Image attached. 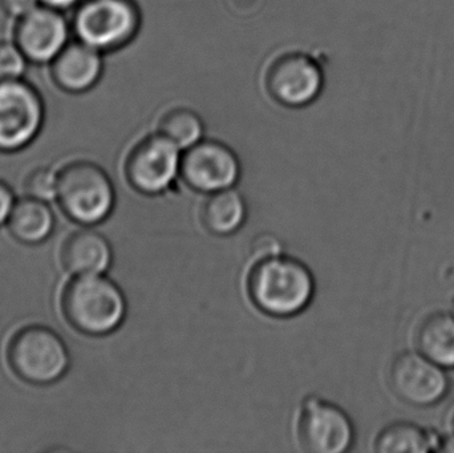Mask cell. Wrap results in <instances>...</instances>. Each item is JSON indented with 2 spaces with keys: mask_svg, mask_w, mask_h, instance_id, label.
<instances>
[{
  "mask_svg": "<svg viewBox=\"0 0 454 453\" xmlns=\"http://www.w3.org/2000/svg\"><path fill=\"white\" fill-rule=\"evenodd\" d=\"M245 292L253 308L271 318H293L314 300L315 278L306 263L283 252L250 258Z\"/></svg>",
  "mask_w": 454,
  "mask_h": 453,
  "instance_id": "obj_1",
  "label": "cell"
},
{
  "mask_svg": "<svg viewBox=\"0 0 454 453\" xmlns=\"http://www.w3.org/2000/svg\"><path fill=\"white\" fill-rule=\"evenodd\" d=\"M61 310L77 332L106 337L124 324L128 302L122 290L104 274L77 276L64 289Z\"/></svg>",
  "mask_w": 454,
  "mask_h": 453,
  "instance_id": "obj_2",
  "label": "cell"
},
{
  "mask_svg": "<svg viewBox=\"0 0 454 453\" xmlns=\"http://www.w3.org/2000/svg\"><path fill=\"white\" fill-rule=\"evenodd\" d=\"M56 199L69 220L93 226L104 223L114 212L116 191L103 168L80 160L59 170Z\"/></svg>",
  "mask_w": 454,
  "mask_h": 453,
  "instance_id": "obj_3",
  "label": "cell"
},
{
  "mask_svg": "<svg viewBox=\"0 0 454 453\" xmlns=\"http://www.w3.org/2000/svg\"><path fill=\"white\" fill-rule=\"evenodd\" d=\"M7 361L19 379L37 386L58 382L71 364L60 335L44 326L19 330L8 343Z\"/></svg>",
  "mask_w": 454,
  "mask_h": 453,
  "instance_id": "obj_4",
  "label": "cell"
},
{
  "mask_svg": "<svg viewBox=\"0 0 454 453\" xmlns=\"http://www.w3.org/2000/svg\"><path fill=\"white\" fill-rule=\"evenodd\" d=\"M140 24V10L133 0H84L72 20L77 40L103 53L129 44Z\"/></svg>",
  "mask_w": 454,
  "mask_h": 453,
  "instance_id": "obj_5",
  "label": "cell"
},
{
  "mask_svg": "<svg viewBox=\"0 0 454 453\" xmlns=\"http://www.w3.org/2000/svg\"><path fill=\"white\" fill-rule=\"evenodd\" d=\"M45 104L28 80L0 82V152L15 153L31 145L42 132Z\"/></svg>",
  "mask_w": 454,
  "mask_h": 453,
  "instance_id": "obj_6",
  "label": "cell"
},
{
  "mask_svg": "<svg viewBox=\"0 0 454 453\" xmlns=\"http://www.w3.org/2000/svg\"><path fill=\"white\" fill-rule=\"evenodd\" d=\"M181 156V149L161 133L144 136L125 157V178L138 193H165L180 177Z\"/></svg>",
  "mask_w": 454,
  "mask_h": 453,
  "instance_id": "obj_7",
  "label": "cell"
},
{
  "mask_svg": "<svg viewBox=\"0 0 454 453\" xmlns=\"http://www.w3.org/2000/svg\"><path fill=\"white\" fill-rule=\"evenodd\" d=\"M294 428L299 449L307 453H344L354 446L355 428L348 415L317 395L301 401Z\"/></svg>",
  "mask_w": 454,
  "mask_h": 453,
  "instance_id": "obj_8",
  "label": "cell"
},
{
  "mask_svg": "<svg viewBox=\"0 0 454 453\" xmlns=\"http://www.w3.org/2000/svg\"><path fill=\"white\" fill-rule=\"evenodd\" d=\"M180 177L200 193L234 188L240 178L239 159L223 141L202 138L184 151Z\"/></svg>",
  "mask_w": 454,
  "mask_h": 453,
  "instance_id": "obj_9",
  "label": "cell"
},
{
  "mask_svg": "<svg viewBox=\"0 0 454 453\" xmlns=\"http://www.w3.org/2000/svg\"><path fill=\"white\" fill-rule=\"evenodd\" d=\"M323 82L319 64L303 52L278 56L264 74V88L270 98L287 108H301L317 100Z\"/></svg>",
  "mask_w": 454,
  "mask_h": 453,
  "instance_id": "obj_10",
  "label": "cell"
},
{
  "mask_svg": "<svg viewBox=\"0 0 454 453\" xmlns=\"http://www.w3.org/2000/svg\"><path fill=\"white\" fill-rule=\"evenodd\" d=\"M389 383L405 403L431 407L442 402L450 391L445 369L421 353H403L392 362Z\"/></svg>",
  "mask_w": 454,
  "mask_h": 453,
  "instance_id": "obj_11",
  "label": "cell"
},
{
  "mask_svg": "<svg viewBox=\"0 0 454 453\" xmlns=\"http://www.w3.org/2000/svg\"><path fill=\"white\" fill-rule=\"evenodd\" d=\"M69 34L66 16L60 11L44 5L34 8L19 19L13 40L29 63L45 66L68 44Z\"/></svg>",
  "mask_w": 454,
  "mask_h": 453,
  "instance_id": "obj_12",
  "label": "cell"
},
{
  "mask_svg": "<svg viewBox=\"0 0 454 453\" xmlns=\"http://www.w3.org/2000/svg\"><path fill=\"white\" fill-rule=\"evenodd\" d=\"M53 82L69 93H85L95 88L106 72L103 52L76 40L69 42L51 61Z\"/></svg>",
  "mask_w": 454,
  "mask_h": 453,
  "instance_id": "obj_13",
  "label": "cell"
},
{
  "mask_svg": "<svg viewBox=\"0 0 454 453\" xmlns=\"http://www.w3.org/2000/svg\"><path fill=\"white\" fill-rule=\"evenodd\" d=\"M61 262L74 276H100L111 269L114 250L103 234L92 229H82L64 242Z\"/></svg>",
  "mask_w": 454,
  "mask_h": 453,
  "instance_id": "obj_14",
  "label": "cell"
},
{
  "mask_svg": "<svg viewBox=\"0 0 454 453\" xmlns=\"http://www.w3.org/2000/svg\"><path fill=\"white\" fill-rule=\"evenodd\" d=\"M247 218V205L234 188L209 193L200 207V220L205 230L213 236L226 237L237 233Z\"/></svg>",
  "mask_w": 454,
  "mask_h": 453,
  "instance_id": "obj_15",
  "label": "cell"
},
{
  "mask_svg": "<svg viewBox=\"0 0 454 453\" xmlns=\"http://www.w3.org/2000/svg\"><path fill=\"white\" fill-rule=\"evenodd\" d=\"M8 230L21 244L39 245L47 241L55 229L52 209L42 199H19L8 217Z\"/></svg>",
  "mask_w": 454,
  "mask_h": 453,
  "instance_id": "obj_16",
  "label": "cell"
},
{
  "mask_svg": "<svg viewBox=\"0 0 454 453\" xmlns=\"http://www.w3.org/2000/svg\"><path fill=\"white\" fill-rule=\"evenodd\" d=\"M419 353L442 369H454V316L437 313L429 316L418 332Z\"/></svg>",
  "mask_w": 454,
  "mask_h": 453,
  "instance_id": "obj_17",
  "label": "cell"
},
{
  "mask_svg": "<svg viewBox=\"0 0 454 453\" xmlns=\"http://www.w3.org/2000/svg\"><path fill=\"white\" fill-rule=\"evenodd\" d=\"M157 129L181 151H185L204 138V120L194 109L175 106L161 114Z\"/></svg>",
  "mask_w": 454,
  "mask_h": 453,
  "instance_id": "obj_18",
  "label": "cell"
},
{
  "mask_svg": "<svg viewBox=\"0 0 454 453\" xmlns=\"http://www.w3.org/2000/svg\"><path fill=\"white\" fill-rule=\"evenodd\" d=\"M429 433L412 423H394L379 433L375 449L380 453H427L434 449Z\"/></svg>",
  "mask_w": 454,
  "mask_h": 453,
  "instance_id": "obj_19",
  "label": "cell"
},
{
  "mask_svg": "<svg viewBox=\"0 0 454 453\" xmlns=\"http://www.w3.org/2000/svg\"><path fill=\"white\" fill-rule=\"evenodd\" d=\"M56 189H58V173L53 172L51 168H35L24 180V191L27 196L32 199L51 201L56 199Z\"/></svg>",
  "mask_w": 454,
  "mask_h": 453,
  "instance_id": "obj_20",
  "label": "cell"
},
{
  "mask_svg": "<svg viewBox=\"0 0 454 453\" xmlns=\"http://www.w3.org/2000/svg\"><path fill=\"white\" fill-rule=\"evenodd\" d=\"M28 69V59L16 43L0 39V82L21 79Z\"/></svg>",
  "mask_w": 454,
  "mask_h": 453,
  "instance_id": "obj_21",
  "label": "cell"
},
{
  "mask_svg": "<svg viewBox=\"0 0 454 453\" xmlns=\"http://www.w3.org/2000/svg\"><path fill=\"white\" fill-rule=\"evenodd\" d=\"M279 252H283L282 244L275 237L263 234V236L254 239L250 258L263 257V255Z\"/></svg>",
  "mask_w": 454,
  "mask_h": 453,
  "instance_id": "obj_22",
  "label": "cell"
},
{
  "mask_svg": "<svg viewBox=\"0 0 454 453\" xmlns=\"http://www.w3.org/2000/svg\"><path fill=\"white\" fill-rule=\"evenodd\" d=\"M39 0H0V7L11 19H20L37 7Z\"/></svg>",
  "mask_w": 454,
  "mask_h": 453,
  "instance_id": "obj_23",
  "label": "cell"
},
{
  "mask_svg": "<svg viewBox=\"0 0 454 453\" xmlns=\"http://www.w3.org/2000/svg\"><path fill=\"white\" fill-rule=\"evenodd\" d=\"M15 202L12 189L0 180V226L7 223Z\"/></svg>",
  "mask_w": 454,
  "mask_h": 453,
  "instance_id": "obj_24",
  "label": "cell"
},
{
  "mask_svg": "<svg viewBox=\"0 0 454 453\" xmlns=\"http://www.w3.org/2000/svg\"><path fill=\"white\" fill-rule=\"evenodd\" d=\"M39 2L43 3V5H47V7L64 11L74 7V5L79 4L82 0H39Z\"/></svg>",
  "mask_w": 454,
  "mask_h": 453,
  "instance_id": "obj_25",
  "label": "cell"
},
{
  "mask_svg": "<svg viewBox=\"0 0 454 453\" xmlns=\"http://www.w3.org/2000/svg\"><path fill=\"white\" fill-rule=\"evenodd\" d=\"M440 451L454 453V433L450 435V438L445 439L444 441H442V444H440Z\"/></svg>",
  "mask_w": 454,
  "mask_h": 453,
  "instance_id": "obj_26",
  "label": "cell"
},
{
  "mask_svg": "<svg viewBox=\"0 0 454 453\" xmlns=\"http://www.w3.org/2000/svg\"><path fill=\"white\" fill-rule=\"evenodd\" d=\"M452 426H453V430H454V417H453V420H452Z\"/></svg>",
  "mask_w": 454,
  "mask_h": 453,
  "instance_id": "obj_27",
  "label": "cell"
}]
</instances>
